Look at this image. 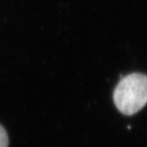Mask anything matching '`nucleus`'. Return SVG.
Here are the masks:
<instances>
[{"label":"nucleus","instance_id":"obj_2","mask_svg":"<svg viewBox=\"0 0 147 147\" xmlns=\"http://www.w3.org/2000/svg\"><path fill=\"white\" fill-rule=\"evenodd\" d=\"M8 135L5 129L0 125V147H8Z\"/></svg>","mask_w":147,"mask_h":147},{"label":"nucleus","instance_id":"obj_1","mask_svg":"<svg viewBox=\"0 0 147 147\" xmlns=\"http://www.w3.org/2000/svg\"><path fill=\"white\" fill-rule=\"evenodd\" d=\"M113 102L117 109L126 115L141 110L147 103V76L133 73L121 77L113 91Z\"/></svg>","mask_w":147,"mask_h":147}]
</instances>
